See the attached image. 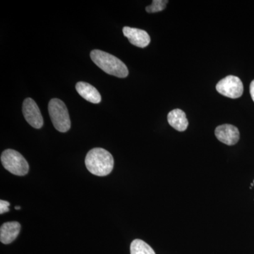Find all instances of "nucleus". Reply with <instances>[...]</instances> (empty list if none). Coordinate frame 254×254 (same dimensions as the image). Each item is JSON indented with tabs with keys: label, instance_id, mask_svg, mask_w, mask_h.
Wrapping results in <instances>:
<instances>
[{
	"label": "nucleus",
	"instance_id": "14",
	"mask_svg": "<svg viewBox=\"0 0 254 254\" xmlns=\"http://www.w3.org/2000/svg\"><path fill=\"white\" fill-rule=\"evenodd\" d=\"M10 203L6 200H0V214H3L9 211Z\"/></svg>",
	"mask_w": 254,
	"mask_h": 254
},
{
	"label": "nucleus",
	"instance_id": "1",
	"mask_svg": "<svg viewBox=\"0 0 254 254\" xmlns=\"http://www.w3.org/2000/svg\"><path fill=\"white\" fill-rule=\"evenodd\" d=\"M85 163L90 173L96 176L104 177L113 171L114 158L108 150L95 148L88 152Z\"/></svg>",
	"mask_w": 254,
	"mask_h": 254
},
{
	"label": "nucleus",
	"instance_id": "10",
	"mask_svg": "<svg viewBox=\"0 0 254 254\" xmlns=\"http://www.w3.org/2000/svg\"><path fill=\"white\" fill-rule=\"evenodd\" d=\"M76 89L78 94L90 103L98 104L101 101V95L94 86L86 83L78 82L76 85Z\"/></svg>",
	"mask_w": 254,
	"mask_h": 254
},
{
	"label": "nucleus",
	"instance_id": "4",
	"mask_svg": "<svg viewBox=\"0 0 254 254\" xmlns=\"http://www.w3.org/2000/svg\"><path fill=\"white\" fill-rule=\"evenodd\" d=\"M1 162L6 170L17 176L27 175L29 165L21 153L12 149L5 150L1 153Z\"/></svg>",
	"mask_w": 254,
	"mask_h": 254
},
{
	"label": "nucleus",
	"instance_id": "15",
	"mask_svg": "<svg viewBox=\"0 0 254 254\" xmlns=\"http://www.w3.org/2000/svg\"><path fill=\"white\" fill-rule=\"evenodd\" d=\"M250 94L252 96V100L254 102V80L250 84Z\"/></svg>",
	"mask_w": 254,
	"mask_h": 254
},
{
	"label": "nucleus",
	"instance_id": "16",
	"mask_svg": "<svg viewBox=\"0 0 254 254\" xmlns=\"http://www.w3.org/2000/svg\"><path fill=\"white\" fill-rule=\"evenodd\" d=\"M20 208H21V207H19V206L15 207V209H16V210H19Z\"/></svg>",
	"mask_w": 254,
	"mask_h": 254
},
{
	"label": "nucleus",
	"instance_id": "3",
	"mask_svg": "<svg viewBox=\"0 0 254 254\" xmlns=\"http://www.w3.org/2000/svg\"><path fill=\"white\" fill-rule=\"evenodd\" d=\"M50 118L53 126L58 131L65 133L71 128V120L67 108L61 100L53 98L48 105Z\"/></svg>",
	"mask_w": 254,
	"mask_h": 254
},
{
	"label": "nucleus",
	"instance_id": "2",
	"mask_svg": "<svg viewBox=\"0 0 254 254\" xmlns=\"http://www.w3.org/2000/svg\"><path fill=\"white\" fill-rule=\"evenodd\" d=\"M91 58L100 68L105 73L118 78H126L128 75V68L122 60L114 55L94 50L91 53Z\"/></svg>",
	"mask_w": 254,
	"mask_h": 254
},
{
	"label": "nucleus",
	"instance_id": "7",
	"mask_svg": "<svg viewBox=\"0 0 254 254\" xmlns=\"http://www.w3.org/2000/svg\"><path fill=\"white\" fill-rule=\"evenodd\" d=\"M215 134L218 141L227 145L236 144L240 140V131L232 125H222L215 128Z\"/></svg>",
	"mask_w": 254,
	"mask_h": 254
},
{
	"label": "nucleus",
	"instance_id": "6",
	"mask_svg": "<svg viewBox=\"0 0 254 254\" xmlns=\"http://www.w3.org/2000/svg\"><path fill=\"white\" fill-rule=\"evenodd\" d=\"M23 114L25 120L33 128H41L43 126L44 123L41 110L32 98H26L23 101Z\"/></svg>",
	"mask_w": 254,
	"mask_h": 254
},
{
	"label": "nucleus",
	"instance_id": "8",
	"mask_svg": "<svg viewBox=\"0 0 254 254\" xmlns=\"http://www.w3.org/2000/svg\"><path fill=\"white\" fill-rule=\"evenodd\" d=\"M123 33L133 46L144 48L150 44V37L143 30L126 26L123 28Z\"/></svg>",
	"mask_w": 254,
	"mask_h": 254
},
{
	"label": "nucleus",
	"instance_id": "13",
	"mask_svg": "<svg viewBox=\"0 0 254 254\" xmlns=\"http://www.w3.org/2000/svg\"><path fill=\"white\" fill-rule=\"evenodd\" d=\"M168 3L167 0H153L150 6H146L145 10L148 13L159 12L165 9Z\"/></svg>",
	"mask_w": 254,
	"mask_h": 254
},
{
	"label": "nucleus",
	"instance_id": "5",
	"mask_svg": "<svg viewBox=\"0 0 254 254\" xmlns=\"http://www.w3.org/2000/svg\"><path fill=\"white\" fill-rule=\"evenodd\" d=\"M216 90L224 96L237 99L243 94V83L237 76H227L217 83Z\"/></svg>",
	"mask_w": 254,
	"mask_h": 254
},
{
	"label": "nucleus",
	"instance_id": "17",
	"mask_svg": "<svg viewBox=\"0 0 254 254\" xmlns=\"http://www.w3.org/2000/svg\"><path fill=\"white\" fill-rule=\"evenodd\" d=\"M253 184H254V182H253Z\"/></svg>",
	"mask_w": 254,
	"mask_h": 254
},
{
	"label": "nucleus",
	"instance_id": "9",
	"mask_svg": "<svg viewBox=\"0 0 254 254\" xmlns=\"http://www.w3.org/2000/svg\"><path fill=\"white\" fill-rule=\"evenodd\" d=\"M21 225L18 222H5L0 228V241L4 245H9L19 235Z\"/></svg>",
	"mask_w": 254,
	"mask_h": 254
},
{
	"label": "nucleus",
	"instance_id": "11",
	"mask_svg": "<svg viewBox=\"0 0 254 254\" xmlns=\"http://www.w3.org/2000/svg\"><path fill=\"white\" fill-rule=\"evenodd\" d=\"M168 121L170 126L179 131H185L189 126L186 114L180 109L170 111L168 115Z\"/></svg>",
	"mask_w": 254,
	"mask_h": 254
},
{
	"label": "nucleus",
	"instance_id": "12",
	"mask_svg": "<svg viewBox=\"0 0 254 254\" xmlns=\"http://www.w3.org/2000/svg\"><path fill=\"white\" fill-rule=\"evenodd\" d=\"M130 252L131 254H155L154 250L141 240H135L131 242Z\"/></svg>",
	"mask_w": 254,
	"mask_h": 254
}]
</instances>
